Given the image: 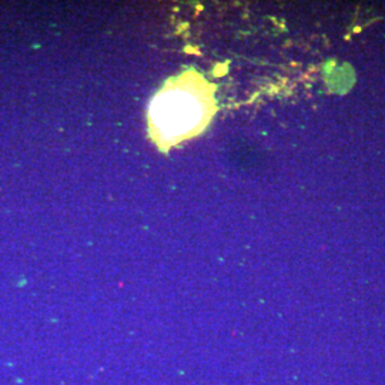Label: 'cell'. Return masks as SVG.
<instances>
[{
	"instance_id": "6da1fadb",
	"label": "cell",
	"mask_w": 385,
	"mask_h": 385,
	"mask_svg": "<svg viewBox=\"0 0 385 385\" xmlns=\"http://www.w3.org/2000/svg\"><path fill=\"white\" fill-rule=\"evenodd\" d=\"M215 112L214 87L194 70L172 77L153 97L149 129L161 149L183 143L200 134Z\"/></svg>"
}]
</instances>
